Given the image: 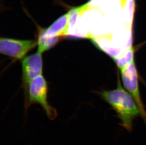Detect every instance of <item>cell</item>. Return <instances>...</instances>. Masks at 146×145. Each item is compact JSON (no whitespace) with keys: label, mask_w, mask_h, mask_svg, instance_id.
Listing matches in <instances>:
<instances>
[{"label":"cell","mask_w":146,"mask_h":145,"mask_svg":"<svg viewBox=\"0 0 146 145\" xmlns=\"http://www.w3.org/2000/svg\"><path fill=\"white\" fill-rule=\"evenodd\" d=\"M117 87L113 90L101 92L100 95L115 111L121 121V125L128 131H131L134 119L141 115V113L136 102L121 84L118 76Z\"/></svg>","instance_id":"obj_1"},{"label":"cell","mask_w":146,"mask_h":145,"mask_svg":"<svg viewBox=\"0 0 146 145\" xmlns=\"http://www.w3.org/2000/svg\"><path fill=\"white\" fill-rule=\"evenodd\" d=\"M48 87L43 75L36 77L29 84L26 91L25 107L27 108L32 104H39L46 112L49 118L54 120L57 115L56 110L52 107L47 100Z\"/></svg>","instance_id":"obj_2"},{"label":"cell","mask_w":146,"mask_h":145,"mask_svg":"<svg viewBox=\"0 0 146 145\" xmlns=\"http://www.w3.org/2000/svg\"><path fill=\"white\" fill-rule=\"evenodd\" d=\"M117 67L121 72L123 86L135 100L141 111V116L146 123V112L141 99L138 83V72L134 57L125 64L118 65Z\"/></svg>","instance_id":"obj_3"},{"label":"cell","mask_w":146,"mask_h":145,"mask_svg":"<svg viewBox=\"0 0 146 145\" xmlns=\"http://www.w3.org/2000/svg\"><path fill=\"white\" fill-rule=\"evenodd\" d=\"M37 45L35 40H23L1 37L0 52L3 55L16 60L23 59L30 51Z\"/></svg>","instance_id":"obj_4"},{"label":"cell","mask_w":146,"mask_h":145,"mask_svg":"<svg viewBox=\"0 0 146 145\" xmlns=\"http://www.w3.org/2000/svg\"><path fill=\"white\" fill-rule=\"evenodd\" d=\"M21 65L23 86L25 92L32 80L42 75L43 58L42 53L37 51L25 57L22 59Z\"/></svg>","instance_id":"obj_5"},{"label":"cell","mask_w":146,"mask_h":145,"mask_svg":"<svg viewBox=\"0 0 146 145\" xmlns=\"http://www.w3.org/2000/svg\"><path fill=\"white\" fill-rule=\"evenodd\" d=\"M69 17L66 13L58 18L47 28H40L39 32L44 36L50 37H59L64 38L68 34Z\"/></svg>","instance_id":"obj_6"}]
</instances>
